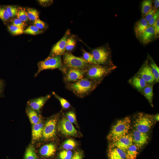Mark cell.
Masks as SVG:
<instances>
[{
    "instance_id": "6da1fadb",
    "label": "cell",
    "mask_w": 159,
    "mask_h": 159,
    "mask_svg": "<svg viewBox=\"0 0 159 159\" xmlns=\"http://www.w3.org/2000/svg\"><path fill=\"white\" fill-rule=\"evenodd\" d=\"M99 84L85 77L73 83L67 84V88L77 96L84 97L90 93Z\"/></svg>"
},
{
    "instance_id": "7a4b0ae2",
    "label": "cell",
    "mask_w": 159,
    "mask_h": 159,
    "mask_svg": "<svg viewBox=\"0 0 159 159\" xmlns=\"http://www.w3.org/2000/svg\"><path fill=\"white\" fill-rule=\"evenodd\" d=\"M116 68L115 65L109 66L90 64L85 69L84 77L99 84L105 77Z\"/></svg>"
},
{
    "instance_id": "3957f363",
    "label": "cell",
    "mask_w": 159,
    "mask_h": 159,
    "mask_svg": "<svg viewBox=\"0 0 159 159\" xmlns=\"http://www.w3.org/2000/svg\"><path fill=\"white\" fill-rule=\"evenodd\" d=\"M131 125L129 117L118 120L112 126L107 136V139L111 142L129 133Z\"/></svg>"
},
{
    "instance_id": "277c9868",
    "label": "cell",
    "mask_w": 159,
    "mask_h": 159,
    "mask_svg": "<svg viewBox=\"0 0 159 159\" xmlns=\"http://www.w3.org/2000/svg\"><path fill=\"white\" fill-rule=\"evenodd\" d=\"M38 70L34 75L37 77L42 71L45 70L58 69L64 73L66 69L63 64L61 56H49L38 64Z\"/></svg>"
},
{
    "instance_id": "5b68a950",
    "label": "cell",
    "mask_w": 159,
    "mask_h": 159,
    "mask_svg": "<svg viewBox=\"0 0 159 159\" xmlns=\"http://www.w3.org/2000/svg\"><path fill=\"white\" fill-rule=\"evenodd\" d=\"M63 55L62 62L66 69H85L90 64L85 61L82 57L75 56L69 52H65Z\"/></svg>"
},
{
    "instance_id": "8992f818",
    "label": "cell",
    "mask_w": 159,
    "mask_h": 159,
    "mask_svg": "<svg viewBox=\"0 0 159 159\" xmlns=\"http://www.w3.org/2000/svg\"><path fill=\"white\" fill-rule=\"evenodd\" d=\"M154 117L152 115L140 113L137 114L134 122L136 130L147 133L153 125Z\"/></svg>"
},
{
    "instance_id": "52a82bcc",
    "label": "cell",
    "mask_w": 159,
    "mask_h": 159,
    "mask_svg": "<svg viewBox=\"0 0 159 159\" xmlns=\"http://www.w3.org/2000/svg\"><path fill=\"white\" fill-rule=\"evenodd\" d=\"M91 53L97 64L114 65L111 61V51L106 46H102L95 49L92 50Z\"/></svg>"
},
{
    "instance_id": "ba28073f",
    "label": "cell",
    "mask_w": 159,
    "mask_h": 159,
    "mask_svg": "<svg viewBox=\"0 0 159 159\" xmlns=\"http://www.w3.org/2000/svg\"><path fill=\"white\" fill-rule=\"evenodd\" d=\"M133 143L132 133H129L115 140L110 142L109 148H117L125 152Z\"/></svg>"
},
{
    "instance_id": "9c48e42d",
    "label": "cell",
    "mask_w": 159,
    "mask_h": 159,
    "mask_svg": "<svg viewBox=\"0 0 159 159\" xmlns=\"http://www.w3.org/2000/svg\"><path fill=\"white\" fill-rule=\"evenodd\" d=\"M85 72V69H67L64 73V80L67 84L75 82L84 77Z\"/></svg>"
},
{
    "instance_id": "30bf717a",
    "label": "cell",
    "mask_w": 159,
    "mask_h": 159,
    "mask_svg": "<svg viewBox=\"0 0 159 159\" xmlns=\"http://www.w3.org/2000/svg\"><path fill=\"white\" fill-rule=\"evenodd\" d=\"M56 117L52 118L48 120L44 126L42 138L45 140H48L54 138L56 136Z\"/></svg>"
},
{
    "instance_id": "8fae6325",
    "label": "cell",
    "mask_w": 159,
    "mask_h": 159,
    "mask_svg": "<svg viewBox=\"0 0 159 159\" xmlns=\"http://www.w3.org/2000/svg\"><path fill=\"white\" fill-rule=\"evenodd\" d=\"M57 128L59 132L65 135L74 136L77 134V131L72 123L65 117L59 121Z\"/></svg>"
},
{
    "instance_id": "7c38bea8",
    "label": "cell",
    "mask_w": 159,
    "mask_h": 159,
    "mask_svg": "<svg viewBox=\"0 0 159 159\" xmlns=\"http://www.w3.org/2000/svg\"><path fill=\"white\" fill-rule=\"evenodd\" d=\"M70 34L69 30H68L63 37L53 47L49 56H61L65 52L66 42Z\"/></svg>"
},
{
    "instance_id": "4fadbf2b",
    "label": "cell",
    "mask_w": 159,
    "mask_h": 159,
    "mask_svg": "<svg viewBox=\"0 0 159 159\" xmlns=\"http://www.w3.org/2000/svg\"><path fill=\"white\" fill-rule=\"evenodd\" d=\"M137 75L143 79L148 84H151L155 81L148 62L146 61L138 72Z\"/></svg>"
},
{
    "instance_id": "5bb4252c",
    "label": "cell",
    "mask_w": 159,
    "mask_h": 159,
    "mask_svg": "<svg viewBox=\"0 0 159 159\" xmlns=\"http://www.w3.org/2000/svg\"><path fill=\"white\" fill-rule=\"evenodd\" d=\"M133 143L139 149L146 144L149 139L147 133L140 132L136 130L132 133Z\"/></svg>"
},
{
    "instance_id": "9a60e30c",
    "label": "cell",
    "mask_w": 159,
    "mask_h": 159,
    "mask_svg": "<svg viewBox=\"0 0 159 159\" xmlns=\"http://www.w3.org/2000/svg\"><path fill=\"white\" fill-rule=\"evenodd\" d=\"M51 95H47L45 96L32 99L28 102L29 107L39 112L47 101L51 97Z\"/></svg>"
},
{
    "instance_id": "2e32d148",
    "label": "cell",
    "mask_w": 159,
    "mask_h": 159,
    "mask_svg": "<svg viewBox=\"0 0 159 159\" xmlns=\"http://www.w3.org/2000/svg\"><path fill=\"white\" fill-rule=\"evenodd\" d=\"M155 36L154 31L152 26L148 28L138 38L143 44H147L151 42Z\"/></svg>"
},
{
    "instance_id": "e0dca14e",
    "label": "cell",
    "mask_w": 159,
    "mask_h": 159,
    "mask_svg": "<svg viewBox=\"0 0 159 159\" xmlns=\"http://www.w3.org/2000/svg\"><path fill=\"white\" fill-rule=\"evenodd\" d=\"M107 155L109 159H125V152L116 147L109 148Z\"/></svg>"
},
{
    "instance_id": "ac0fdd59",
    "label": "cell",
    "mask_w": 159,
    "mask_h": 159,
    "mask_svg": "<svg viewBox=\"0 0 159 159\" xmlns=\"http://www.w3.org/2000/svg\"><path fill=\"white\" fill-rule=\"evenodd\" d=\"M129 82L132 86L141 92L147 84L143 79L137 75L130 79Z\"/></svg>"
},
{
    "instance_id": "d6986e66",
    "label": "cell",
    "mask_w": 159,
    "mask_h": 159,
    "mask_svg": "<svg viewBox=\"0 0 159 159\" xmlns=\"http://www.w3.org/2000/svg\"><path fill=\"white\" fill-rule=\"evenodd\" d=\"M32 125V137L34 141L38 140L42 137L44 125L41 122Z\"/></svg>"
},
{
    "instance_id": "ffe728a7",
    "label": "cell",
    "mask_w": 159,
    "mask_h": 159,
    "mask_svg": "<svg viewBox=\"0 0 159 159\" xmlns=\"http://www.w3.org/2000/svg\"><path fill=\"white\" fill-rule=\"evenodd\" d=\"M56 150L55 145L52 143L43 146L39 150L41 155L45 157H51L54 155Z\"/></svg>"
},
{
    "instance_id": "44dd1931",
    "label": "cell",
    "mask_w": 159,
    "mask_h": 159,
    "mask_svg": "<svg viewBox=\"0 0 159 159\" xmlns=\"http://www.w3.org/2000/svg\"><path fill=\"white\" fill-rule=\"evenodd\" d=\"M148 22L143 18L137 22L135 26V31L136 37L138 38L149 26Z\"/></svg>"
},
{
    "instance_id": "7402d4cb",
    "label": "cell",
    "mask_w": 159,
    "mask_h": 159,
    "mask_svg": "<svg viewBox=\"0 0 159 159\" xmlns=\"http://www.w3.org/2000/svg\"><path fill=\"white\" fill-rule=\"evenodd\" d=\"M26 113L32 125L38 123L41 121L37 112L30 107L26 108Z\"/></svg>"
},
{
    "instance_id": "603a6c76",
    "label": "cell",
    "mask_w": 159,
    "mask_h": 159,
    "mask_svg": "<svg viewBox=\"0 0 159 159\" xmlns=\"http://www.w3.org/2000/svg\"><path fill=\"white\" fill-rule=\"evenodd\" d=\"M141 92L143 93L148 101L153 106V86L151 84L147 83Z\"/></svg>"
},
{
    "instance_id": "cb8c5ba5",
    "label": "cell",
    "mask_w": 159,
    "mask_h": 159,
    "mask_svg": "<svg viewBox=\"0 0 159 159\" xmlns=\"http://www.w3.org/2000/svg\"><path fill=\"white\" fill-rule=\"evenodd\" d=\"M138 149V148L133 143L125 151V159H135L139 153Z\"/></svg>"
},
{
    "instance_id": "d4e9b609",
    "label": "cell",
    "mask_w": 159,
    "mask_h": 159,
    "mask_svg": "<svg viewBox=\"0 0 159 159\" xmlns=\"http://www.w3.org/2000/svg\"><path fill=\"white\" fill-rule=\"evenodd\" d=\"M149 65L155 78V81L156 82H158L159 81V68L153 60H150Z\"/></svg>"
},
{
    "instance_id": "484cf974",
    "label": "cell",
    "mask_w": 159,
    "mask_h": 159,
    "mask_svg": "<svg viewBox=\"0 0 159 159\" xmlns=\"http://www.w3.org/2000/svg\"><path fill=\"white\" fill-rule=\"evenodd\" d=\"M24 159H37L35 148L33 145H29L26 149Z\"/></svg>"
},
{
    "instance_id": "4316f807",
    "label": "cell",
    "mask_w": 159,
    "mask_h": 159,
    "mask_svg": "<svg viewBox=\"0 0 159 159\" xmlns=\"http://www.w3.org/2000/svg\"><path fill=\"white\" fill-rule=\"evenodd\" d=\"M152 1L151 0H144L142 3L141 12L146 14L152 9Z\"/></svg>"
},
{
    "instance_id": "83f0119b",
    "label": "cell",
    "mask_w": 159,
    "mask_h": 159,
    "mask_svg": "<svg viewBox=\"0 0 159 159\" xmlns=\"http://www.w3.org/2000/svg\"><path fill=\"white\" fill-rule=\"evenodd\" d=\"M76 44V41L73 37H68L66 42L65 51L69 52L72 51L75 47Z\"/></svg>"
},
{
    "instance_id": "f1b7e54d",
    "label": "cell",
    "mask_w": 159,
    "mask_h": 159,
    "mask_svg": "<svg viewBox=\"0 0 159 159\" xmlns=\"http://www.w3.org/2000/svg\"><path fill=\"white\" fill-rule=\"evenodd\" d=\"M28 17L31 21H35L39 19V12L36 9L30 8L27 9L26 11Z\"/></svg>"
},
{
    "instance_id": "f546056e",
    "label": "cell",
    "mask_w": 159,
    "mask_h": 159,
    "mask_svg": "<svg viewBox=\"0 0 159 159\" xmlns=\"http://www.w3.org/2000/svg\"><path fill=\"white\" fill-rule=\"evenodd\" d=\"M82 57L85 61L90 64H97L91 53L83 49L82 50Z\"/></svg>"
},
{
    "instance_id": "4dcf8cb0",
    "label": "cell",
    "mask_w": 159,
    "mask_h": 159,
    "mask_svg": "<svg viewBox=\"0 0 159 159\" xmlns=\"http://www.w3.org/2000/svg\"><path fill=\"white\" fill-rule=\"evenodd\" d=\"M43 31L38 29L34 25L29 26L24 30V33L31 35H37L42 33Z\"/></svg>"
},
{
    "instance_id": "1f68e13d",
    "label": "cell",
    "mask_w": 159,
    "mask_h": 159,
    "mask_svg": "<svg viewBox=\"0 0 159 159\" xmlns=\"http://www.w3.org/2000/svg\"><path fill=\"white\" fill-rule=\"evenodd\" d=\"M77 145L75 141L72 139H68L63 143V148L66 150H71L74 148Z\"/></svg>"
},
{
    "instance_id": "d6a6232c",
    "label": "cell",
    "mask_w": 159,
    "mask_h": 159,
    "mask_svg": "<svg viewBox=\"0 0 159 159\" xmlns=\"http://www.w3.org/2000/svg\"><path fill=\"white\" fill-rule=\"evenodd\" d=\"M9 31L14 35L21 34L24 33V29L12 24L8 26Z\"/></svg>"
},
{
    "instance_id": "836d02e7",
    "label": "cell",
    "mask_w": 159,
    "mask_h": 159,
    "mask_svg": "<svg viewBox=\"0 0 159 159\" xmlns=\"http://www.w3.org/2000/svg\"><path fill=\"white\" fill-rule=\"evenodd\" d=\"M16 16L17 18L24 22L28 19L26 11L24 8L18 9Z\"/></svg>"
},
{
    "instance_id": "e575fe53",
    "label": "cell",
    "mask_w": 159,
    "mask_h": 159,
    "mask_svg": "<svg viewBox=\"0 0 159 159\" xmlns=\"http://www.w3.org/2000/svg\"><path fill=\"white\" fill-rule=\"evenodd\" d=\"M52 94L59 101L62 107L64 109H67L70 107L69 103L66 99L58 95L54 92H52Z\"/></svg>"
},
{
    "instance_id": "d590c367",
    "label": "cell",
    "mask_w": 159,
    "mask_h": 159,
    "mask_svg": "<svg viewBox=\"0 0 159 159\" xmlns=\"http://www.w3.org/2000/svg\"><path fill=\"white\" fill-rule=\"evenodd\" d=\"M6 9L10 17H13L16 15L18 10V8L13 6H6Z\"/></svg>"
},
{
    "instance_id": "8d00e7d4",
    "label": "cell",
    "mask_w": 159,
    "mask_h": 159,
    "mask_svg": "<svg viewBox=\"0 0 159 159\" xmlns=\"http://www.w3.org/2000/svg\"><path fill=\"white\" fill-rule=\"evenodd\" d=\"M72 152L70 150H64L61 151L59 154L60 159H71Z\"/></svg>"
},
{
    "instance_id": "74e56055",
    "label": "cell",
    "mask_w": 159,
    "mask_h": 159,
    "mask_svg": "<svg viewBox=\"0 0 159 159\" xmlns=\"http://www.w3.org/2000/svg\"><path fill=\"white\" fill-rule=\"evenodd\" d=\"M0 18L3 21L8 20L10 18L6 8L0 7Z\"/></svg>"
},
{
    "instance_id": "f35d334b",
    "label": "cell",
    "mask_w": 159,
    "mask_h": 159,
    "mask_svg": "<svg viewBox=\"0 0 159 159\" xmlns=\"http://www.w3.org/2000/svg\"><path fill=\"white\" fill-rule=\"evenodd\" d=\"M13 25L18 27L24 29L26 25V24L18 18H15L12 21Z\"/></svg>"
},
{
    "instance_id": "ab89813d",
    "label": "cell",
    "mask_w": 159,
    "mask_h": 159,
    "mask_svg": "<svg viewBox=\"0 0 159 159\" xmlns=\"http://www.w3.org/2000/svg\"><path fill=\"white\" fill-rule=\"evenodd\" d=\"M67 119L72 123H75L76 118L75 114L72 111L68 112L66 114Z\"/></svg>"
},
{
    "instance_id": "60d3db41",
    "label": "cell",
    "mask_w": 159,
    "mask_h": 159,
    "mask_svg": "<svg viewBox=\"0 0 159 159\" xmlns=\"http://www.w3.org/2000/svg\"><path fill=\"white\" fill-rule=\"evenodd\" d=\"M34 25L38 29L42 30L46 27V24L39 18L34 21Z\"/></svg>"
},
{
    "instance_id": "b9f144b4",
    "label": "cell",
    "mask_w": 159,
    "mask_h": 159,
    "mask_svg": "<svg viewBox=\"0 0 159 159\" xmlns=\"http://www.w3.org/2000/svg\"><path fill=\"white\" fill-rule=\"evenodd\" d=\"M152 26L154 31L155 36H156L159 34V18L154 23Z\"/></svg>"
},
{
    "instance_id": "7bdbcfd3",
    "label": "cell",
    "mask_w": 159,
    "mask_h": 159,
    "mask_svg": "<svg viewBox=\"0 0 159 159\" xmlns=\"http://www.w3.org/2000/svg\"><path fill=\"white\" fill-rule=\"evenodd\" d=\"M159 11L157 10L151 19L148 21L149 26H152L154 23L159 18Z\"/></svg>"
},
{
    "instance_id": "ee69618b",
    "label": "cell",
    "mask_w": 159,
    "mask_h": 159,
    "mask_svg": "<svg viewBox=\"0 0 159 159\" xmlns=\"http://www.w3.org/2000/svg\"><path fill=\"white\" fill-rule=\"evenodd\" d=\"M156 11L154 9H152L150 11L145 14V19L148 22L152 18Z\"/></svg>"
},
{
    "instance_id": "f6af8a7d",
    "label": "cell",
    "mask_w": 159,
    "mask_h": 159,
    "mask_svg": "<svg viewBox=\"0 0 159 159\" xmlns=\"http://www.w3.org/2000/svg\"><path fill=\"white\" fill-rule=\"evenodd\" d=\"M82 155L80 151L75 152L71 159H82Z\"/></svg>"
},
{
    "instance_id": "bcb514c9",
    "label": "cell",
    "mask_w": 159,
    "mask_h": 159,
    "mask_svg": "<svg viewBox=\"0 0 159 159\" xmlns=\"http://www.w3.org/2000/svg\"><path fill=\"white\" fill-rule=\"evenodd\" d=\"M39 1L41 4L44 6H49L52 3L53 1L47 0H39Z\"/></svg>"
},
{
    "instance_id": "7dc6e473",
    "label": "cell",
    "mask_w": 159,
    "mask_h": 159,
    "mask_svg": "<svg viewBox=\"0 0 159 159\" xmlns=\"http://www.w3.org/2000/svg\"><path fill=\"white\" fill-rule=\"evenodd\" d=\"M154 7L155 8V9H154L155 10V9H157L159 8V1L158 0H155L154 1Z\"/></svg>"
},
{
    "instance_id": "c3c4849f",
    "label": "cell",
    "mask_w": 159,
    "mask_h": 159,
    "mask_svg": "<svg viewBox=\"0 0 159 159\" xmlns=\"http://www.w3.org/2000/svg\"><path fill=\"white\" fill-rule=\"evenodd\" d=\"M1 80H0V94L1 93L3 90L4 84Z\"/></svg>"
},
{
    "instance_id": "681fc988",
    "label": "cell",
    "mask_w": 159,
    "mask_h": 159,
    "mask_svg": "<svg viewBox=\"0 0 159 159\" xmlns=\"http://www.w3.org/2000/svg\"><path fill=\"white\" fill-rule=\"evenodd\" d=\"M154 120L157 121H159V114H157L154 117Z\"/></svg>"
}]
</instances>
